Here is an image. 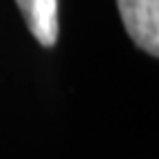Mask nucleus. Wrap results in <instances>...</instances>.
Here are the masks:
<instances>
[{"instance_id": "1", "label": "nucleus", "mask_w": 159, "mask_h": 159, "mask_svg": "<svg viewBox=\"0 0 159 159\" xmlns=\"http://www.w3.org/2000/svg\"><path fill=\"white\" fill-rule=\"evenodd\" d=\"M130 40L152 57L159 55V0H117Z\"/></svg>"}, {"instance_id": "2", "label": "nucleus", "mask_w": 159, "mask_h": 159, "mask_svg": "<svg viewBox=\"0 0 159 159\" xmlns=\"http://www.w3.org/2000/svg\"><path fill=\"white\" fill-rule=\"evenodd\" d=\"M33 38L42 47L57 42V0H16Z\"/></svg>"}]
</instances>
